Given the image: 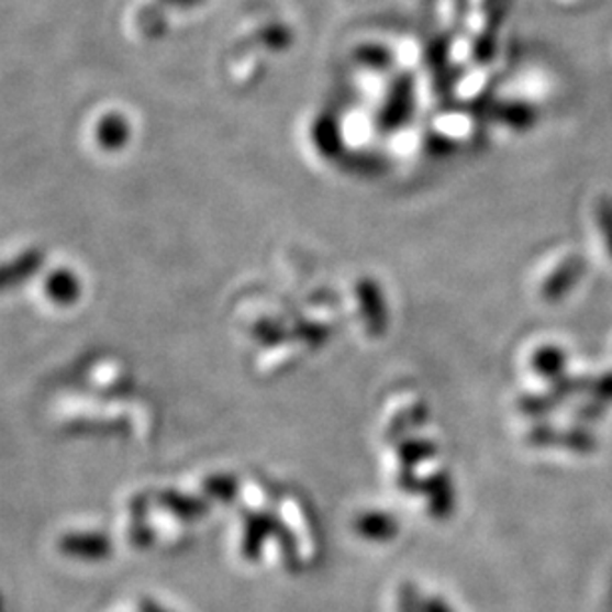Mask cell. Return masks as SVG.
<instances>
[{"label": "cell", "mask_w": 612, "mask_h": 612, "mask_svg": "<svg viewBox=\"0 0 612 612\" xmlns=\"http://www.w3.org/2000/svg\"><path fill=\"white\" fill-rule=\"evenodd\" d=\"M96 140L108 152L122 149L125 146V142L130 140V127L125 124L122 115H105L104 120H100V124L96 127Z\"/></svg>", "instance_id": "cell-4"}, {"label": "cell", "mask_w": 612, "mask_h": 612, "mask_svg": "<svg viewBox=\"0 0 612 612\" xmlns=\"http://www.w3.org/2000/svg\"><path fill=\"white\" fill-rule=\"evenodd\" d=\"M426 609L427 612H449L447 611L446 602L439 601V599L427 602Z\"/></svg>", "instance_id": "cell-6"}, {"label": "cell", "mask_w": 612, "mask_h": 612, "mask_svg": "<svg viewBox=\"0 0 612 612\" xmlns=\"http://www.w3.org/2000/svg\"><path fill=\"white\" fill-rule=\"evenodd\" d=\"M44 265V253L29 249L9 263H0V292L11 291L22 282L31 280Z\"/></svg>", "instance_id": "cell-2"}, {"label": "cell", "mask_w": 612, "mask_h": 612, "mask_svg": "<svg viewBox=\"0 0 612 612\" xmlns=\"http://www.w3.org/2000/svg\"><path fill=\"white\" fill-rule=\"evenodd\" d=\"M44 292L51 301L70 307L82 294V282L70 269H56L44 280Z\"/></svg>", "instance_id": "cell-3"}, {"label": "cell", "mask_w": 612, "mask_h": 612, "mask_svg": "<svg viewBox=\"0 0 612 612\" xmlns=\"http://www.w3.org/2000/svg\"><path fill=\"white\" fill-rule=\"evenodd\" d=\"M60 550L76 559L100 560L112 553V543L104 533H68L60 539Z\"/></svg>", "instance_id": "cell-1"}, {"label": "cell", "mask_w": 612, "mask_h": 612, "mask_svg": "<svg viewBox=\"0 0 612 612\" xmlns=\"http://www.w3.org/2000/svg\"><path fill=\"white\" fill-rule=\"evenodd\" d=\"M162 501H164L166 508L171 509L179 518H196L203 509L199 505V501L187 499L186 496H177V493H166Z\"/></svg>", "instance_id": "cell-5"}]
</instances>
